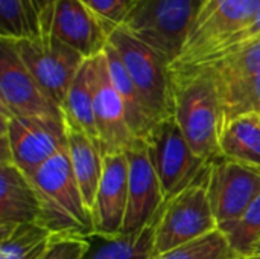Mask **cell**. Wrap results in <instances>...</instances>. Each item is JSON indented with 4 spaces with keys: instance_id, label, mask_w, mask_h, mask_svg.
<instances>
[{
    "instance_id": "1",
    "label": "cell",
    "mask_w": 260,
    "mask_h": 259,
    "mask_svg": "<svg viewBox=\"0 0 260 259\" xmlns=\"http://www.w3.org/2000/svg\"><path fill=\"white\" fill-rule=\"evenodd\" d=\"M169 70L172 116L193 153L209 163L221 156L222 113L215 78L206 67H169Z\"/></svg>"
},
{
    "instance_id": "2",
    "label": "cell",
    "mask_w": 260,
    "mask_h": 259,
    "mask_svg": "<svg viewBox=\"0 0 260 259\" xmlns=\"http://www.w3.org/2000/svg\"><path fill=\"white\" fill-rule=\"evenodd\" d=\"M29 179L40 202L41 227L59 237L90 238L96 234L91 211L73 176L67 148L49 159Z\"/></svg>"
},
{
    "instance_id": "3",
    "label": "cell",
    "mask_w": 260,
    "mask_h": 259,
    "mask_svg": "<svg viewBox=\"0 0 260 259\" xmlns=\"http://www.w3.org/2000/svg\"><path fill=\"white\" fill-rule=\"evenodd\" d=\"M204 0H131L120 27L172 64L181 53Z\"/></svg>"
},
{
    "instance_id": "4",
    "label": "cell",
    "mask_w": 260,
    "mask_h": 259,
    "mask_svg": "<svg viewBox=\"0 0 260 259\" xmlns=\"http://www.w3.org/2000/svg\"><path fill=\"white\" fill-rule=\"evenodd\" d=\"M2 116L0 163L11 162L27 177L67 148L66 119L49 116Z\"/></svg>"
},
{
    "instance_id": "5",
    "label": "cell",
    "mask_w": 260,
    "mask_h": 259,
    "mask_svg": "<svg viewBox=\"0 0 260 259\" xmlns=\"http://www.w3.org/2000/svg\"><path fill=\"white\" fill-rule=\"evenodd\" d=\"M216 229L218 223L207 191L206 166L193 183L163 205L160 215L155 220L157 255L171 252Z\"/></svg>"
},
{
    "instance_id": "6",
    "label": "cell",
    "mask_w": 260,
    "mask_h": 259,
    "mask_svg": "<svg viewBox=\"0 0 260 259\" xmlns=\"http://www.w3.org/2000/svg\"><path fill=\"white\" fill-rule=\"evenodd\" d=\"M108 43L122 58L152 122L155 124L172 116L171 64L154 49L131 37L119 24L110 31Z\"/></svg>"
},
{
    "instance_id": "7",
    "label": "cell",
    "mask_w": 260,
    "mask_h": 259,
    "mask_svg": "<svg viewBox=\"0 0 260 259\" xmlns=\"http://www.w3.org/2000/svg\"><path fill=\"white\" fill-rule=\"evenodd\" d=\"M142 140L166 200L193 183L207 166L193 153L174 116L155 122Z\"/></svg>"
},
{
    "instance_id": "8",
    "label": "cell",
    "mask_w": 260,
    "mask_h": 259,
    "mask_svg": "<svg viewBox=\"0 0 260 259\" xmlns=\"http://www.w3.org/2000/svg\"><path fill=\"white\" fill-rule=\"evenodd\" d=\"M9 41L30 75L62 110L69 89L85 58L50 32Z\"/></svg>"
},
{
    "instance_id": "9",
    "label": "cell",
    "mask_w": 260,
    "mask_h": 259,
    "mask_svg": "<svg viewBox=\"0 0 260 259\" xmlns=\"http://www.w3.org/2000/svg\"><path fill=\"white\" fill-rule=\"evenodd\" d=\"M207 191L218 229L225 234L260 194V169L219 156L207 165Z\"/></svg>"
},
{
    "instance_id": "10",
    "label": "cell",
    "mask_w": 260,
    "mask_h": 259,
    "mask_svg": "<svg viewBox=\"0 0 260 259\" xmlns=\"http://www.w3.org/2000/svg\"><path fill=\"white\" fill-rule=\"evenodd\" d=\"M0 113L64 119L62 110L41 89L6 38L0 40Z\"/></svg>"
},
{
    "instance_id": "11",
    "label": "cell",
    "mask_w": 260,
    "mask_h": 259,
    "mask_svg": "<svg viewBox=\"0 0 260 259\" xmlns=\"http://www.w3.org/2000/svg\"><path fill=\"white\" fill-rule=\"evenodd\" d=\"M94 122L102 156L125 153L137 140L122 96L116 90L105 61L104 50L94 56Z\"/></svg>"
},
{
    "instance_id": "12",
    "label": "cell",
    "mask_w": 260,
    "mask_h": 259,
    "mask_svg": "<svg viewBox=\"0 0 260 259\" xmlns=\"http://www.w3.org/2000/svg\"><path fill=\"white\" fill-rule=\"evenodd\" d=\"M125 154L128 159V206L122 234H133L158 218L166 198L143 140L137 139Z\"/></svg>"
},
{
    "instance_id": "13",
    "label": "cell",
    "mask_w": 260,
    "mask_h": 259,
    "mask_svg": "<svg viewBox=\"0 0 260 259\" xmlns=\"http://www.w3.org/2000/svg\"><path fill=\"white\" fill-rule=\"evenodd\" d=\"M259 8L260 0H224L216 11L192 29L180 56L169 67L195 66L224 40L251 23Z\"/></svg>"
},
{
    "instance_id": "14",
    "label": "cell",
    "mask_w": 260,
    "mask_h": 259,
    "mask_svg": "<svg viewBox=\"0 0 260 259\" xmlns=\"http://www.w3.org/2000/svg\"><path fill=\"white\" fill-rule=\"evenodd\" d=\"M43 32H50L85 60L98 56L108 44L104 21L82 0H56Z\"/></svg>"
},
{
    "instance_id": "15",
    "label": "cell",
    "mask_w": 260,
    "mask_h": 259,
    "mask_svg": "<svg viewBox=\"0 0 260 259\" xmlns=\"http://www.w3.org/2000/svg\"><path fill=\"white\" fill-rule=\"evenodd\" d=\"M128 206V159L125 153L104 157L102 179L91 209L94 232L99 235L122 234Z\"/></svg>"
},
{
    "instance_id": "16",
    "label": "cell",
    "mask_w": 260,
    "mask_h": 259,
    "mask_svg": "<svg viewBox=\"0 0 260 259\" xmlns=\"http://www.w3.org/2000/svg\"><path fill=\"white\" fill-rule=\"evenodd\" d=\"M40 202L32 180L14 163H0V234L2 238L23 224H38Z\"/></svg>"
},
{
    "instance_id": "17",
    "label": "cell",
    "mask_w": 260,
    "mask_h": 259,
    "mask_svg": "<svg viewBox=\"0 0 260 259\" xmlns=\"http://www.w3.org/2000/svg\"><path fill=\"white\" fill-rule=\"evenodd\" d=\"M67 154L84 202L91 211L102 179L104 156L84 131L70 125H67Z\"/></svg>"
},
{
    "instance_id": "18",
    "label": "cell",
    "mask_w": 260,
    "mask_h": 259,
    "mask_svg": "<svg viewBox=\"0 0 260 259\" xmlns=\"http://www.w3.org/2000/svg\"><path fill=\"white\" fill-rule=\"evenodd\" d=\"M94 58H88L78 70L69 89L62 105V113L67 125L84 131L99 147L94 122Z\"/></svg>"
},
{
    "instance_id": "19",
    "label": "cell",
    "mask_w": 260,
    "mask_h": 259,
    "mask_svg": "<svg viewBox=\"0 0 260 259\" xmlns=\"http://www.w3.org/2000/svg\"><path fill=\"white\" fill-rule=\"evenodd\" d=\"M155 221L142 231L119 235L94 234L82 259H155Z\"/></svg>"
},
{
    "instance_id": "20",
    "label": "cell",
    "mask_w": 260,
    "mask_h": 259,
    "mask_svg": "<svg viewBox=\"0 0 260 259\" xmlns=\"http://www.w3.org/2000/svg\"><path fill=\"white\" fill-rule=\"evenodd\" d=\"M221 156L260 169V114L230 121L221 131Z\"/></svg>"
},
{
    "instance_id": "21",
    "label": "cell",
    "mask_w": 260,
    "mask_h": 259,
    "mask_svg": "<svg viewBox=\"0 0 260 259\" xmlns=\"http://www.w3.org/2000/svg\"><path fill=\"white\" fill-rule=\"evenodd\" d=\"M104 55H105L110 78H111L116 90L122 96L123 104L126 107L129 125H131L136 137L143 139L146 136V133L149 131V128L154 125V122L142 101V96H140L137 87L134 85L122 58L119 56V53L110 43L105 46Z\"/></svg>"
},
{
    "instance_id": "22",
    "label": "cell",
    "mask_w": 260,
    "mask_h": 259,
    "mask_svg": "<svg viewBox=\"0 0 260 259\" xmlns=\"http://www.w3.org/2000/svg\"><path fill=\"white\" fill-rule=\"evenodd\" d=\"M216 87L221 101L222 128L236 118L260 114V73L227 84H216Z\"/></svg>"
},
{
    "instance_id": "23",
    "label": "cell",
    "mask_w": 260,
    "mask_h": 259,
    "mask_svg": "<svg viewBox=\"0 0 260 259\" xmlns=\"http://www.w3.org/2000/svg\"><path fill=\"white\" fill-rule=\"evenodd\" d=\"M2 38L20 40L41 35V21L32 0H0Z\"/></svg>"
},
{
    "instance_id": "24",
    "label": "cell",
    "mask_w": 260,
    "mask_h": 259,
    "mask_svg": "<svg viewBox=\"0 0 260 259\" xmlns=\"http://www.w3.org/2000/svg\"><path fill=\"white\" fill-rule=\"evenodd\" d=\"M52 234L40 224H23L0 241V259H41Z\"/></svg>"
},
{
    "instance_id": "25",
    "label": "cell",
    "mask_w": 260,
    "mask_h": 259,
    "mask_svg": "<svg viewBox=\"0 0 260 259\" xmlns=\"http://www.w3.org/2000/svg\"><path fill=\"white\" fill-rule=\"evenodd\" d=\"M204 67L210 70L216 84H227L257 75L260 73V38Z\"/></svg>"
},
{
    "instance_id": "26",
    "label": "cell",
    "mask_w": 260,
    "mask_h": 259,
    "mask_svg": "<svg viewBox=\"0 0 260 259\" xmlns=\"http://www.w3.org/2000/svg\"><path fill=\"white\" fill-rule=\"evenodd\" d=\"M155 259H245L235 252L225 234L219 229L186 243Z\"/></svg>"
},
{
    "instance_id": "27",
    "label": "cell",
    "mask_w": 260,
    "mask_h": 259,
    "mask_svg": "<svg viewBox=\"0 0 260 259\" xmlns=\"http://www.w3.org/2000/svg\"><path fill=\"white\" fill-rule=\"evenodd\" d=\"M225 237L235 252L242 258H248L254 253L260 243V194L225 232Z\"/></svg>"
},
{
    "instance_id": "28",
    "label": "cell",
    "mask_w": 260,
    "mask_h": 259,
    "mask_svg": "<svg viewBox=\"0 0 260 259\" xmlns=\"http://www.w3.org/2000/svg\"><path fill=\"white\" fill-rule=\"evenodd\" d=\"M88 249V238L52 235L41 259H82Z\"/></svg>"
},
{
    "instance_id": "29",
    "label": "cell",
    "mask_w": 260,
    "mask_h": 259,
    "mask_svg": "<svg viewBox=\"0 0 260 259\" xmlns=\"http://www.w3.org/2000/svg\"><path fill=\"white\" fill-rule=\"evenodd\" d=\"M102 21L107 34L123 20L129 2L128 0H82Z\"/></svg>"
},
{
    "instance_id": "30",
    "label": "cell",
    "mask_w": 260,
    "mask_h": 259,
    "mask_svg": "<svg viewBox=\"0 0 260 259\" xmlns=\"http://www.w3.org/2000/svg\"><path fill=\"white\" fill-rule=\"evenodd\" d=\"M34 5H35V9L40 15V21H41V34H43V29L49 20V15H50V11L55 5L56 0H32Z\"/></svg>"
},
{
    "instance_id": "31",
    "label": "cell",
    "mask_w": 260,
    "mask_h": 259,
    "mask_svg": "<svg viewBox=\"0 0 260 259\" xmlns=\"http://www.w3.org/2000/svg\"><path fill=\"white\" fill-rule=\"evenodd\" d=\"M253 255H260V243H259V246L256 247V250H254V253Z\"/></svg>"
},
{
    "instance_id": "32",
    "label": "cell",
    "mask_w": 260,
    "mask_h": 259,
    "mask_svg": "<svg viewBox=\"0 0 260 259\" xmlns=\"http://www.w3.org/2000/svg\"><path fill=\"white\" fill-rule=\"evenodd\" d=\"M245 259H260V255H251V256H248V258Z\"/></svg>"
},
{
    "instance_id": "33",
    "label": "cell",
    "mask_w": 260,
    "mask_h": 259,
    "mask_svg": "<svg viewBox=\"0 0 260 259\" xmlns=\"http://www.w3.org/2000/svg\"><path fill=\"white\" fill-rule=\"evenodd\" d=\"M128 2H131V0H128Z\"/></svg>"
}]
</instances>
